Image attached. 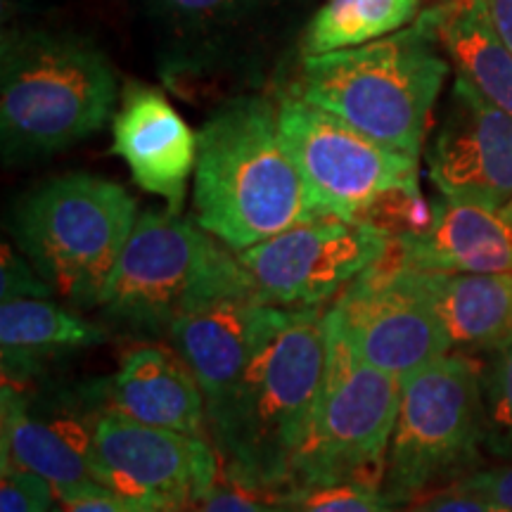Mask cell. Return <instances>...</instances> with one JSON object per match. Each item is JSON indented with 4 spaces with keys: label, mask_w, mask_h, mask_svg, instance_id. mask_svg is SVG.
I'll use <instances>...</instances> for the list:
<instances>
[{
    "label": "cell",
    "mask_w": 512,
    "mask_h": 512,
    "mask_svg": "<svg viewBox=\"0 0 512 512\" xmlns=\"http://www.w3.org/2000/svg\"><path fill=\"white\" fill-rule=\"evenodd\" d=\"M330 358L325 311L268 306L233 394L209 415L221 477L287 501Z\"/></svg>",
    "instance_id": "obj_1"
},
{
    "label": "cell",
    "mask_w": 512,
    "mask_h": 512,
    "mask_svg": "<svg viewBox=\"0 0 512 512\" xmlns=\"http://www.w3.org/2000/svg\"><path fill=\"white\" fill-rule=\"evenodd\" d=\"M195 166V223L235 254L318 216L278 126V107L242 95L202 126Z\"/></svg>",
    "instance_id": "obj_2"
},
{
    "label": "cell",
    "mask_w": 512,
    "mask_h": 512,
    "mask_svg": "<svg viewBox=\"0 0 512 512\" xmlns=\"http://www.w3.org/2000/svg\"><path fill=\"white\" fill-rule=\"evenodd\" d=\"M117 76L86 38L22 29L0 50V143L5 162H29L91 138L110 121Z\"/></svg>",
    "instance_id": "obj_3"
},
{
    "label": "cell",
    "mask_w": 512,
    "mask_h": 512,
    "mask_svg": "<svg viewBox=\"0 0 512 512\" xmlns=\"http://www.w3.org/2000/svg\"><path fill=\"white\" fill-rule=\"evenodd\" d=\"M432 12L356 48L304 57L299 98L377 143L420 157L434 102L448 76Z\"/></svg>",
    "instance_id": "obj_4"
},
{
    "label": "cell",
    "mask_w": 512,
    "mask_h": 512,
    "mask_svg": "<svg viewBox=\"0 0 512 512\" xmlns=\"http://www.w3.org/2000/svg\"><path fill=\"white\" fill-rule=\"evenodd\" d=\"M136 221L138 204L119 183L69 174L15 204L12 238L57 297L98 306Z\"/></svg>",
    "instance_id": "obj_5"
},
{
    "label": "cell",
    "mask_w": 512,
    "mask_h": 512,
    "mask_svg": "<svg viewBox=\"0 0 512 512\" xmlns=\"http://www.w3.org/2000/svg\"><path fill=\"white\" fill-rule=\"evenodd\" d=\"M482 411L484 368L465 351L403 377L382 496L406 508L472 475L484 453Z\"/></svg>",
    "instance_id": "obj_6"
},
{
    "label": "cell",
    "mask_w": 512,
    "mask_h": 512,
    "mask_svg": "<svg viewBox=\"0 0 512 512\" xmlns=\"http://www.w3.org/2000/svg\"><path fill=\"white\" fill-rule=\"evenodd\" d=\"M399 406L401 377L370 366L330 330L328 373L294 467L292 496L339 482L382 489Z\"/></svg>",
    "instance_id": "obj_7"
},
{
    "label": "cell",
    "mask_w": 512,
    "mask_h": 512,
    "mask_svg": "<svg viewBox=\"0 0 512 512\" xmlns=\"http://www.w3.org/2000/svg\"><path fill=\"white\" fill-rule=\"evenodd\" d=\"M238 254L169 209L138 214L131 238L100 294L98 309L126 330L169 337L171 325Z\"/></svg>",
    "instance_id": "obj_8"
},
{
    "label": "cell",
    "mask_w": 512,
    "mask_h": 512,
    "mask_svg": "<svg viewBox=\"0 0 512 512\" xmlns=\"http://www.w3.org/2000/svg\"><path fill=\"white\" fill-rule=\"evenodd\" d=\"M278 126L318 216L363 219L389 192L420 188V157L377 143L297 93L278 102Z\"/></svg>",
    "instance_id": "obj_9"
},
{
    "label": "cell",
    "mask_w": 512,
    "mask_h": 512,
    "mask_svg": "<svg viewBox=\"0 0 512 512\" xmlns=\"http://www.w3.org/2000/svg\"><path fill=\"white\" fill-rule=\"evenodd\" d=\"M330 330L370 366L408 377L453 351L427 271L408 264L399 242L325 311Z\"/></svg>",
    "instance_id": "obj_10"
},
{
    "label": "cell",
    "mask_w": 512,
    "mask_h": 512,
    "mask_svg": "<svg viewBox=\"0 0 512 512\" xmlns=\"http://www.w3.org/2000/svg\"><path fill=\"white\" fill-rule=\"evenodd\" d=\"M363 219L320 214L238 252L266 304L320 309L332 304L392 247Z\"/></svg>",
    "instance_id": "obj_11"
},
{
    "label": "cell",
    "mask_w": 512,
    "mask_h": 512,
    "mask_svg": "<svg viewBox=\"0 0 512 512\" xmlns=\"http://www.w3.org/2000/svg\"><path fill=\"white\" fill-rule=\"evenodd\" d=\"M95 477L152 512H190L221 482L207 437L143 425L105 408L93 420Z\"/></svg>",
    "instance_id": "obj_12"
},
{
    "label": "cell",
    "mask_w": 512,
    "mask_h": 512,
    "mask_svg": "<svg viewBox=\"0 0 512 512\" xmlns=\"http://www.w3.org/2000/svg\"><path fill=\"white\" fill-rule=\"evenodd\" d=\"M268 306L238 256L214 283L190 299L171 325L169 339L200 382L207 415L219 411L233 394Z\"/></svg>",
    "instance_id": "obj_13"
},
{
    "label": "cell",
    "mask_w": 512,
    "mask_h": 512,
    "mask_svg": "<svg viewBox=\"0 0 512 512\" xmlns=\"http://www.w3.org/2000/svg\"><path fill=\"white\" fill-rule=\"evenodd\" d=\"M427 169L446 200H512V114L456 76L427 147Z\"/></svg>",
    "instance_id": "obj_14"
},
{
    "label": "cell",
    "mask_w": 512,
    "mask_h": 512,
    "mask_svg": "<svg viewBox=\"0 0 512 512\" xmlns=\"http://www.w3.org/2000/svg\"><path fill=\"white\" fill-rule=\"evenodd\" d=\"M112 152L121 157L140 190L162 197L181 214L190 176H195L200 136L166 95L145 83H126L112 121Z\"/></svg>",
    "instance_id": "obj_15"
},
{
    "label": "cell",
    "mask_w": 512,
    "mask_h": 512,
    "mask_svg": "<svg viewBox=\"0 0 512 512\" xmlns=\"http://www.w3.org/2000/svg\"><path fill=\"white\" fill-rule=\"evenodd\" d=\"M396 242L408 264L425 271H512V200L491 204L441 197L427 233Z\"/></svg>",
    "instance_id": "obj_16"
},
{
    "label": "cell",
    "mask_w": 512,
    "mask_h": 512,
    "mask_svg": "<svg viewBox=\"0 0 512 512\" xmlns=\"http://www.w3.org/2000/svg\"><path fill=\"white\" fill-rule=\"evenodd\" d=\"M112 411L143 425L207 437V399L178 354L159 347H138L121 358L107 387Z\"/></svg>",
    "instance_id": "obj_17"
},
{
    "label": "cell",
    "mask_w": 512,
    "mask_h": 512,
    "mask_svg": "<svg viewBox=\"0 0 512 512\" xmlns=\"http://www.w3.org/2000/svg\"><path fill=\"white\" fill-rule=\"evenodd\" d=\"M0 434L3 467L36 472L48 479L55 491L98 482L93 422L74 415L38 418L8 382L0 392Z\"/></svg>",
    "instance_id": "obj_18"
},
{
    "label": "cell",
    "mask_w": 512,
    "mask_h": 512,
    "mask_svg": "<svg viewBox=\"0 0 512 512\" xmlns=\"http://www.w3.org/2000/svg\"><path fill=\"white\" fill-rule=\"evenodd\" d=\"M427 287L453 351H501L512 342V271H427Z\"/></svg>",
    "instance_id": "obj_19"
},
{
    "label": "cell",
    "mask_w": 512,
    "mask_h": 512,
    "mask_svg": "<svg viewBox=\"0 0 512 512\" xmlns=\"http://www.w3.org/2000/svg\"><path fill=\"white\" fill-rule=\"evenodd\" d=\"M430 12L441 48L451 57L458 76L512 114V50L477 5L472 0H444Z\"/></svg>",
    "instance_id": "obj_20"
},
{
    "label": "cell",
    "mask_w": 512,
    "mask_h": 512,
    "mask_svg": "<svg viewBox=\"0 0 512 512\" xmlns=\"http://www.w3.org/2000/svg\"><path fill=\"white\" fill-rule=\"evenodd\" d=\"M105 339V330L50 299L12 297L3 299L0 306V347L5 368L55 351L95 347Z\"/></svg>",
    "instance_id": "obj_21"
},
{
    "label": "cell",
    "mask_w": 512,
    "mask_h": 512,
    "mask_svg": "<svg viewBox=\"0 0 512 512\" xmlns=\"http://www.w3.org/2000/svg\"><path fill=\"white\" fill-rule=\"evenodd\" d=\"M420 0H328L304 31V57L356 48L415 22Z\"/></svg>",
    "instance_id": "obj_22"
},
{
    "label": "cell",
    "mask_w": 512,
    "mask_h": 512,
    "mask_svg": "<svg viewBox=\"0 0 512 512\" xmlns=\"http://www.w3.org/2000/svg\"><path fill=\"white\" fill-rule=\"evenodd\" d=\"M484 451L512 458V342L496 351V361L484 373Z\"/></svg>",
    "instance_id": "obj_23"
},
{
    "label": "cell",
    "mask_w": 512,
    "mask_h": 512,
    "mask_svg": "<svg viewBox=\"0 0 512 512\" xmlns=\"http://www.w3.org/2000/svg\"><path fill=\"white\" fill-rule=\"evenodd\" d=\"M287 503L290 512H396L382 489L356 482L313 486L287 498Z\"/></svg>",
    "instance_id": "obj_24"
},
{
    "label": "cell",
    "mask_w": 512,
    "mask_h": 512,
    "mask_svg": "<svg viewBox=\"0 0 512 512\" xmlns=\"http://www.w3.org/2000/svg\"><path fill=\"white\" fill-rule=\"evenodd\" d=\"M157 15L183 27H211L245 15L259 0H143Z\"/></svg>",
    "instance_id": "obj_25"
},
{
    "label": "cell",
    "mask_w": 512,
    "mask_h": 512,
    "mask_svg": "<svg viewBox=\"0 0 512 512\" xmlns=\"http://www.w3.org/2000/svg\"><path fill=\"white\" fill-rule=\"evenodd\" d=\"M55 501V486L48 479L22 467H3L0 512H50Z\"/></svg>",
    "instance_id": "obj_26"
},
{
    "label": "cell",
    "mask_w": 512,
    "mask_h": 512,
    "mask_svg": "<svg viewBox=\"0 0 512 512\" xmlns=\"http://www.w3.org/2000/svg\"><path fill=\"white\" fill-rule=\"evenodd\" d=\"M190 512H290V503L254 494L223 479Z\"/></svg>",
    "instance_id": "obj_27"
},
{
    "label": "cell",
    "mask_w": 512,
    "mask_h": 512,
    "mask_svg": "<svg viewBox=\"0 0 512 512\" xmlns=\"http://www.w3.org/2000/svg\"><path fill=\"white\" fill-rule=\"evenodd\" d=\"M62 512H152L98 482L55 491Z\"/></svg>",
    "instance_id": "obj_28"
},
{
    "label": "cell",
    "mask_w": 512,
    "mask_h": 512,
    "mask_svg": "<svg viewBox=\"0 0 512 512\" xmlns=\"http://www.w3.org/2000/svg\"><path fill=\"white\" fill-rule=\"evenodd\" d=\"M0 287H3V299L12 297H41L50 299V285L41 275L36 273V268L29 264V259L24 254H17L15 249L8 245L3 247V273H0Z\"/></svg>",
    "instance_id": "obj_29"
},
{
    "label": "cell",
    "mask_w": 512,
    "mask_h": 512,
    "mask_svg": "<svg viewBox=\"0 0 512 512\" xmlns=\"http://www.w3.org/2000/svg\"><path fill=\"white\" fill-rule=\"evenodd\" d=\"M448 489L475 494L479 498H486V501L512 510V463L472 472V475L460 479V482L448 486Z\"/></svg>",
    "instance_id": "obj_30"
},
{
    "label": "cell",
    "mask_w": 512,
    "mask_h": 512,
    "mask_svg": "<svg viewBox=\"0 0 512 512\" xmlns=\"http://www.w3.org/2000/svg\"><path fill=\"white\" fill-rule=\"evenodd\" d=\"M403 512H512V510L486 501V498H479L475 494L446 489V491H439V494L422 498V501L411 503L408 505V510Z\"/></svg>",
    "instance_id": "obj_31"
},
{
    "label": "cell",
    "mask_w": 512,
    "mask_h": 512,
    "mask_svg": "<svg viewBox=\"0 0 512 512\" xmlns=\"http://www.w3.org/2000/svg\"><path fill=\"white\" fill-rule=\"evenodd\" d=\"M498 38L512 50V0H472Z\"/></svg>",
    "instance_id": "obj_32"
},
{
    "label": "cell",
    "mask_w": 512,
    "mask_h": 512,
    "mask_svg": "<svg viewBox=\"0 0 512 512\" xmlns=\"http://www.w3.org/2000/svg\"><path fill=\"white\" fill-rule=\"evenodd\" d=\"M53 512H62V510H60V508H57V510H53Z\"/></svg>",
    "instance_id": "obj_33"
}]
</instances>
